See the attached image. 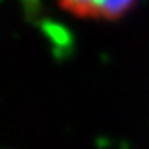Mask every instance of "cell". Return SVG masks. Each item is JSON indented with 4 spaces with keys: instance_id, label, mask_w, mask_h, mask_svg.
<instances>
[{
    "instance_id": "6da1fadb",
    "label": "cell",
    "mask_w": 149,
    "mask_h": 149,
    "mask_svg": "<svg viewBox=\"0 0 149 149\" xmlns=\"http://www.w3.org/2000/svg\"><path fill=\"white\" fill-rule=\"evenodd\" d=\"M74 16L90 20H115L135 7L136 0H58Z\"/></svg>"
}]
</instances>
